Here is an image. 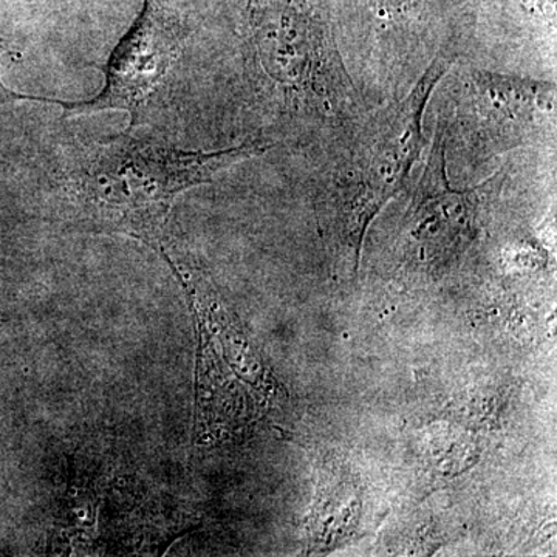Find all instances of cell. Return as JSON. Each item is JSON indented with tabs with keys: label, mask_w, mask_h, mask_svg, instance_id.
Masks as SVG:
<instances>
[{
	"label": "cell",
	"mask_w": 557,
	"mask_h": 557,
	"mask_svg": "<svg viewBox=\"0 0 557 557\" xmlns=\"http://www.w3.org/2000/svg\"><path fill=\"white\" fill-rule=\"evenodd\" d=\"M267 149L251 143L188 152L131 129L101 139L64 138L51 146L40 170V212L51 225L120 234L160 252L183 193Z\"/></svg>",
	"instance_id": "6da1fadb"
},
{
	"label": "cell",
	"mask_w": 557,
	"mask_h": 557,
	"mask_svg": "<svg viewBox=\"0 0 557 557\" xmlns=\"http://www.w3.org/2000/svg\"><path fill=\"white\" fill-rule=\"evenodd\" d=\"M449 64L446 58H435L401 101L370 115L354 132L330 168L329 211L357 252L370 220L408 185L426 148L424 110Z\"/></svg>",
	"instance_id": "3957f363"
},
{
	"label": "cell",
	"mask_w": 557,
	"mask_h": 557,
	"mask_svg": "<svg viewBox=\"0 0 557 557\" xmlns=\"http://www.w3.org/2000/svg\"><path fill=\"white\" fill-rule=\"evenodd\" d=\"M370 2L380 17L395 20L416 10L423 0H370Z\"/></svg>",
	"instance_id": "8992f818"
},
{
	"label": "cell",
	"mask_w": 557,
	"mask_h": 557,
	"mask_svg": "<svg viewBox=\"0 0 557 557\" xmlns=\"http://www.w3.org/2000/svg\"><path fill=\"white\" fill-rule=\"evenodd\" d=\"M189 28L178 0H143V9L129 32L106 65V81L100 94L81 101L13 94L20 100L47 101L60 106L64 120L70 116L123 110L131 115L129 129L150 123L168 100Z\"/></svg>",
	"instance_id": "277c9868"
},
{
	"label": "cell",
	"mask_w": 557,
	"mask_h": 557,
	"mask_svg": "<svg viewBox=\"0 0 557 557\" xmlns=\"http://www.w3.org/2000/svg\"><path fill=\"white\" fill-rule=\"evenodd\" d=\"M465 115L469 149L487 159L536 143L555 127L556 86L474 70L469 76Z\"/></svg>",
	"instance_id": "5b68a950"
},
{
	"label": "cell",
	"mask_w": 557,
	"mask_h": 557,
	"mask_svg": "<svg viewBox=\"0 0 557 557\" xmlns=\"http://www.w3.org/2000/svg\"><path fill=\"white\" fill-rule=\"evenodd\" d=\"M245 46L252 86L270 109L330 112L351 100L354 84L314 0H248Z\"/></svg>",
	"instance_id": "7a4b0ae2"
},
{
	"label": "cell",
	"mask_w": 557,
	"mask_h": 557,
	"mask_svg": "<svg viewBox=\"0 0 557 557\" xmlns=\"http://www.w3.org/2000/svg\"><path fill=\"white\" fill-rule=\"evenodd\" d=\"M21 53L14 47H11L5 39L0 38V73L5 72L11 65L20 62Z\"/></svg>",
	"instance_id": "52a82bcc"
}]
</instances>
